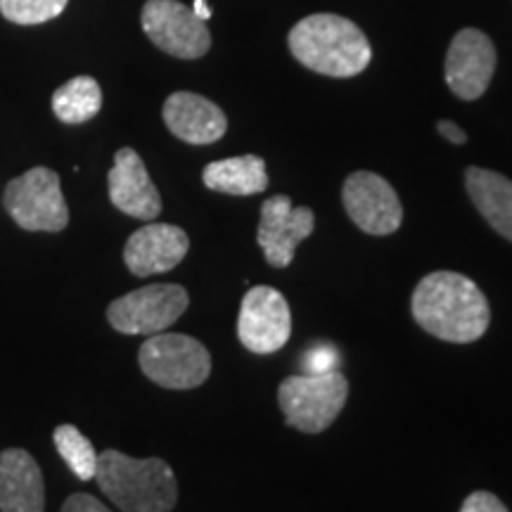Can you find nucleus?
Listing matches in <instances>:
<instances>
[{"instance_id": "obj_1", "label": "nucleus", "mask_w": 512, "mask_h": 512, "mask_svg": "<svg viewBox=\"0 0 512 512\" xmlns=\"http://www.w3.org/2000/svg\"><path fill=\"white\" fill-rule=\"evenodd\" d=\"M411 313L427 335L451 344L477 342L491 323L486 294L475 280L456 271L425 275L413 290Z\"/></svg>"}, {"instance_id": "obj_2", "label": "nucleus", "mask_w": 512, "mask_h": 512, "mask_svg": "<svg viewBox=\"0 0 512 512\" xmlns=\"http://www.w3.org/2000/svg\"><path fill=\"white\" fill-rule=\"evenodd\" d=\"M287 46L306 69L332 79L358 76L373 60L366 34L351 19L330 12L299 19L287 36Z\"/></svg>"}, {"instance_id": "obj_3", "label": "nucleus", "mask_w": 512, "mask_h": 512, "mask_svg": "<svg viewBox=\"0 0 512 512\" xmlns=\"http://www.w3.org/2000/svg\"><path fill=\"white\" fill-rule=\"evenodd\" d=\"M100 491L121 512H171L178 503V482L162 458H131L117 448L98 456Z\"/></svg>"}, {"instance_id": "obj_4", "label": "nucleus", "mask_w": 512, "mask_h": 512, "mask_svg": "<svg viewBox=\"0 0 512 512\" xmlns=\"http://www.w3.org/2000/svg\"><path fill=\"white\" fill-rule=\"evenodd\" d=\"M349 399V380L339 370L290 375L278 387L287 425L304 434L325 432Z\"/></svg>"}, {"instance_id": "obj_5", "label": "nucleus", "mask_w": 512, "mask_h": 512, "mask_svg": "<svg viewBox=\"0 0 512 512\" xmlns=\"http://www.w3.org/2000/svg\"><path fill=\"white\" fill-rule=\"evenodd\" d=\"M140 370L164 389H197L211 375V354L200 339L181 332H157L138 351Z\"/></svg>"}, {"instance_id": "obj_6", "label": "nucleus", "mask_w": 512, "mask_h": 512, "mask_svg": "<svg viewBox=\"0 0 512 512\" xmlns=\"http://www.w3.org/2000/svg\"><path fill=\"white\" fill-rule=\"evenodd\" d=\"M3 204L19 228L31 233H60L69 223V207L60 188V176L36 166L8 183Z\"/></svg>"}, {"instance_id": "obj_7", "label": "nucleus", "mask_w": 512, "mask_h": 512, "mask_svg": "<svg viewBox=\"0 0 512 512\" xmlns=\"http://www.w3.org/2000/svg\"><path fill=\"white\" fill-rule=\"evenodd\" d=\"M190 306L183 285L157 283L114 299L107 306V320L121 335H157L176 323Z\"/></svg>"}, {"instance_id": "obj_8", "label": "nucleus", "mask_w": 512, "mask_h": 512, "mask_svg": "<svg viewBox=\"0 0 512 512\" xmlns=\"http://www.w3.org/2000/svg\"><path fill=\"white\" fill-rule=\"evenodd\" d=\"M140 22L147 38L164 53L181 60H197L209 53L211 34L207 22H202L181 0H147Z\"/></svg>"}, {"instance_id": "obj_9", "label": "nucleus", "mask_w": 512, "mask_h": 512, "mask_svg": "<svg viewBox=\"0 0 512 512\" xmlns=\"http://www.w3.org/2000/svg\"><path fill=\"white\" fill-rule=\"evenodd\" d=\"M292 337V311L285 294L275 287L256 285L240 304L238 339L252 354H275Z\"/></svg>"}, {"instance_id": "obj_10", "label": "nucleus", "mask_w": 512, "mask_h": 512, "mask_svg": "<svg viewBox=\"0 0 512 512\" xmlns=\"http://www.w3.org/2000/svg\"><path fill=\"white\" fill-rule=\"evenodd\" d=\"M342 202L349 219L363 233L387 238L403 223V207L399 195L387 178L373 171H354L342 188Z\"/></svg>"}, {"instance_id": "obj_11", "label": "nucleus", "mask_w": 512, "mask_h": 512, "mask_svg": "<svg viewBox=\"0 0 512 512\" xmlns=\"http://www.w3.org/2000/svg\"><path fill=\"white\" fill-rule=\"evenodd\" d=\"M316 216L309 207H294L287 195H273L261 204L256 242L273 268H287L294 261L299 242L311 238Z\"/></svg>"}, {"instance_id": "obj_12", "label": "nucleus", "mask_w": 512, "mask_h": 512, "mask_svg": "<svg viewBox=\"0 0 512 512\" xmlns=\"http://www.w3.org/2000/svg\"><path fill=\"white\" fill-rule=\"evenodd\" d=\"M496 48L479 29L458 31L446 53L444 76L460 100H479L496 72Z\"/></svg>"}, {"instance_id": "obj_13", "label": "nucleus", "mask_w": 512, "mask_h": 512, "mask_svg": "<svg viewBox=\"0 0 512 512\" xmlns=\"http://www.w3.org/2000/svg\"><path fill=\"white\" fill-rule=\"evenodd\" d=\"M190 249V238L183 228L171 223H155L138 228L124 247V264L138 278L166 273L185 259Z\"/></svg>"}, {"instance_id": "obj_14", "label": "nucleus", "mask_w": 512, "mask_h": 512, "mask_svg": "<svg viewBox=\"0 0 512 512\" xmlns=\"http://www.w3.org/2000/svg\"><path fill=\"white\" fill-rule=\"evenodd\" d=\"M110 200L121 214L138 221H155L162 214V197L133 147H121L107 176Z\"/></svg>"}, {"instance_id": "obj_15", "label": "nucleus", "mask_w": 512, "mask_h": 512, "mask_svg": "<svg viewBox=\"0 0 512 512\" xmlns=\"http://www.w3.org/2000/svg\"><path fill=\"white\" fill-rule=\"evenodd\" d=\"M164 124L178 140L190 145H211L228 128L226 114L216 102L190 91L169 95L162 110Z\"/></svg>"}, {"instance_id": "obj_16", "label": "nucleus", "mask_w": 512, "mask_h": 512, "mask_svg": "<svg viewBox=\"0 0 512 512\" xmlns=\"http://www.w3.org/2000/svg\"><path fill=\"white\" fill-rule=\"evenodd\" d=\"M0 512H46L41 467L24 448L0 453Z\"/></svg>"}, {"instance_id": "obj_17", "label": "nucleus", "mask_w": 512, "mask_h": 512, "mask_svg": "<svg viewBox=\"0 0 512 512\" xmlns=\"http://www.w3.org/2000/svg\"><path fill=\"white\" fill-rule=\"evenodd\" d=\"M465 188L482 219L501 238L512 242V181L498 171L467 166Z\"/></svg>"}, {"instance_id": "obj_18", "label": "nucleus", "mask_w": 512, "mask_h": 512, "mask_svg": "<svg viewBox=\"0 0 512 512\" xmlns=\"http://www.w3.org/2000/svg\"><path fill=\"white\" fill-rule=\"evenodd\" d=\"M202 181L209 190L223 192V195H259L268 188L266 162L259 155L219 159L204 166Z\"/></svg>"}, {"instance_id": "obj_19", "label": "nucleus", "mask_w": 512, "mask_h": 512, "mask_svg": "<svg viewBox=\"0 0 512 512\" xmlns=\"http://www.w3.org/2000/svg\"><path fill=\"white\" fill-rule=\"evenodd\" d=\"M102 107L100 83L93 76H74L53 93V112L62 124H86Z\"/></svg>"}, {"instance_id": "obj_20", "label": "nucleus", "mask_w": 512, "mask_h": 512, "mask_svg": "<svg viewBox=\"0 0 512 512\" xmlns=\"http://www.w3.org/2000/svg\"><path fill=\"white\" fill-rule=\"evenodd\" d=\"M55 448L60 453L69 470L74 472L81 482H91L98 472V453L91 444V439L74 425H60L53 434Z\"/></svg>"}, {"instance_id": "obj_21", "label": "nucleus", "mask_w": 512, "mask_h": 512, "mask_svg": "<svg viewBox=\"0 0 512 512\" xmlns=\"http://www.w3.org/2000/svg\"><path fill=\"white\" fill-rule=\"evenodd\" d=\"M69 0H0V12L12 24H43L60 17Z\"/></svg>"}, {"instance_id": "obj_22", "label": "nucleus", "mask_w": 512, "mask_h": 512, "mask_svg": "<svg viewBox=\"0 0 512 512\" xmlns=\"http://www.w3.org/2000/svg\"><path fill=\"white\" fill-rule=\"evenodd\" d=\"M460 512H510L505 508L501 498L491 494V491H475L465 498V503L460 505Z\"/></svg>"}, {"instance_id": "obj_23", "label": "nucleus", "mask_w": 512, "mask_h": 512, "mask_svg": "<svg viewBox=\"0 0 512 512\" xmlns=\"http://www.w3.org/2000/svg\"><path fill=\"white\" fill-rule=\"evenodd\" d=\"M62 512H112V510L91 494H72L67 501H64Z\"/></svg>"}, {"instance_id": "obj_24", "label": "nucleus", "mask_w": 512, "mask_h": 512, "mask_svg": "<svg viewBox=\"0 0 512 512\" xmlns=\"http://www.w3.org/2000/svg\"><path fill=\"white\" fill-rule=\"evenodd\" d=\"M437 131L441 133V138L448 140V143H453V145L467 143V133L456 124V121H448V119L437 121Z\"/></svg>"}, {"instance_id": "obj_25", "label": "nucleus", "mask_w": 512, "mask_h": 512, "mask_svg": "<svg viewBox=\"0 0 512 512\" xmlns=\"http://www.w3.org/2000/svg\"><path fill=\"white\" fill-rule=\"evenodd\" d=\"M192 12H195L202 22H207V19H211V15H214V10L209 8L207 0H195V3H192Z\"/></svg>"}]
</instances>
